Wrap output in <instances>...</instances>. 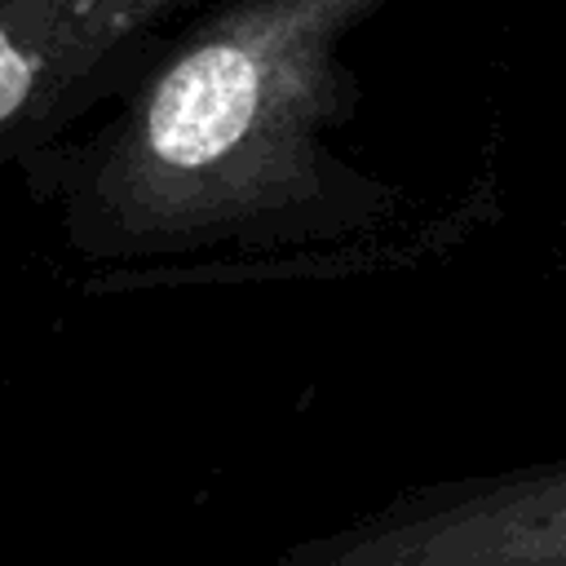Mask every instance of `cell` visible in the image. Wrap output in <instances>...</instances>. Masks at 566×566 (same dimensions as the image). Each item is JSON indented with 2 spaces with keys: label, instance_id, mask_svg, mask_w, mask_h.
Wrapping results in <instances>:
<instances>
[{
  "label": "cell",
  "instance_id": "cell-1",
  "mask_svg": "<svg viewBox=\"0 0 566 566\" xmlns=\"http://www.w3.org/2000/svg\"><path fill=\"white\" fill-rule=\"evenodd\" d=\"M380 0H239L199 27L62 181L88 261L340 239L318 133L340 111V40Z\"/></svg>",
  "mask_w": 566,
  "mask_h": 566
},
{
  "label": "cell",
  "instance_id": "cell-2",
  "mask_svg": "<svg viewBox=\"0 0 566 566\" xmlns=\"http://www.w3.org/2000/svg\"><path fill=\"white\" fill-rule=\"evenodd\" d=\"M296 566H566V460L402 491L301 539Z\"/></svg>",
  "mask_w": 566,
  "mask_h": 566
},
{
  "label": "cell",
  "instance_id": "cell-3",
  "mask_svg": "<svg viewBox=\"0 0 566 566\" xmlns=\"http://www.w3.org/2000/svg\"><path fill=\"white\" fill-rule=\"evenodd\" d=\"M181 0H0V137L53 106L133 31Z\"/></svg>",
  "mask_w": 566,
  "mask_h": 566
}]
</instances>
